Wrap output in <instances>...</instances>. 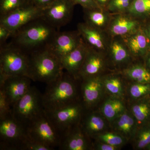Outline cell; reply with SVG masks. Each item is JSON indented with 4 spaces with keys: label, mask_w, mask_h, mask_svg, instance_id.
Listing matches in <instances>:
<instances>
[{
    "label": "cell",
    "mask_w": 150,
    "mask_h": 150,
    "mask_svg": "<svg viewBox=\"0 0 150 150\" xmlns=\"http://www.w3.org/2000/svg\"><path fill=\"white\" fill-rule=\"evenodd\" d=\"M110 54L111 62L115 67L118 68L125 67L126 69L130 65L132 56L129 49L121 42H112L110 46Z\"/></svg>",
    "instance_id": "484cf974"
},
{
    "label": "cell",
    "mask_w": 150,
    "mask_h": 150,
    "mask_svg": "<svg viewBox=\"0 0 150 150\" xmlns=\"http://www.w3.org/2000/svg\"><path fill=\"white\" fill-rule=\"evenodd\" d=\"M105 91L107 95L126 100L127 81L120 74L102 76Z\"/></svg>",
    "instance_id": "44dd1931"
},
{
    "label": "cell",
    "mask_w": 150,
    "mask_h": 150,
    "mask_svg": "<svg viewBox=\"0 0 150 150\" xmlns=\"http://www.w3.org/2000/svg\"><path fill=\"white\" fill-rule=\"evenodd\" d=\"M86 23L94 27L99 28L104 26L107 21L106 15L101 11L95 9H86Z\"/></svg>",
    "instance_id": "4dcf8cb0"
},
{
    "label": "cell",
    "mask_w": 150,
    "mask_h": 150,
    "mask_svg": "<svg viewBox=\"0 0 150 150\" xmlns=\"http://www.w3.org/2000/svg\"><path fill=\"white\" fill-rule=\"evenodd\" d=\"M28 139L48 146L53 150L59 148L62 137L44 113L27 127Z\"/></svg>",
    "instance_id": "ba28073f"
},
{
    "label": "cell",
    "mask_w": 150,
    "mask_h": 150,
    "mask_svg": "<svg viewBox=\"0 0 150 150\" xmlns=\"http://www.w3.org/2000/svg\"><path fill=\"white\" fill-rule=\"evenodd\" d=\"M91 139L121 149L129 142L124 137L111 130L97 134L92 137Z\"/></svg>",
    "instance_id": "83f0119b"
},
{
    "label": "cell",
    "mask_w": 150,
    "mask_h": 150,
    "mask_svg": "<svg viewBox=\"0 0 150 150\" xmlns=\"http://www.w3.org/2000/svg\"><path fill=\"white\" fill-rule=\"evenodd\" d=\"M59 29L42 17L23 26L12 35L11 43L30 54L51 46Z\"/></svg>",
    "instance_id": "6da1fadb"
},
{
    "label": "cell",
    "mask_w": 150,
    "mask_h": 150,
    "mask_svg": "<svg viewBox=\"0 0 150 150\" xmlns=\"http://www.w3.org/2000/svg\"><path fill=\"white\" fill-rule=\"evenodd\" d=\"M146 33L147 35L148 38H149V40L150 43V25L149 27L148 28V29L147 31H146Z\"/></svg>",
    "instance_id": "b9f144b4"
},
{
    "label": "cell",
    "mask_w": 150,
    "mask_h": 150,
    "mask_svg": "<svg viewBox=\"0 0 150 150\" xmlns=\"http://www.w3.org/2000/svg\"><path fill=\"white\" fill-rule=\"evenodd\" d=\"M46 85L42 93L45 110H55L81 100L80 79L64 70L59 77Z\"/></svg>",
    "instance_id": "7a4b0ae2"
},
{
    "label": "cell",
    "mask_w": 150,
    "mask_h": 150,
    "mask_svg": "<svg viewBox=\"0 0 150 150\" xmlns=\"http://www.w3.org/2000/svg\"><path fill=\"white\" fill-rule=\"evenodd\" d=\"M91 139L79 124L63 136L58 149L61 150H92Z\"/></svg>",
    "instance_id": "9a60e30c"
},
{
    "label": "cell",
    "mask_w": 150,
    "mask_h": 150,
    "mask_svg": "<svg viewBox=\"0 0 150 150\" xmlns=\"http://www.w3.org/2000/svg\"><path fill=\"white\" fill-rule=\"evenodd\" d=\"M74 4H80L86 9H95L98 7L95 0H70Z\"/></svg>",
    "instance_id": "d590c367"
},
{
    "label": "cell",
    "mask_w": 150,
    "mask_h": 150,
    "mask_svg": "<svg viewBox=\"0 0 150 150\" xmlns=\"http://www.w3.org/2000/svg\"><path fill=\"white\" fill-rule=\"evenodd\" d=\"M110 124V130L120 134L129 142L133 141L139 127L137 120L129 108Z\"/></svg>",
    "instance_id": "ac0fdd59"
},
{
    "label": "cell",
    "mask_w": 150,
    "mask_h": 150,
    "mask_svg": "<svg viewBox=\"0 0 150 150\" xmlns=\"http://www.w3.org/2000/svg\"><path fill=\"white\" fill-rule=\"evenodd\" d=\"M29 60L28 76L34 81L47 84L64 72L61 60L48 48L30 54Z\"/></svg>",
    "instance_id": "3957f363"
},
{
    "label": "cell",
    "mask_w": 150,
    "mask_h": 150,
    "mask_svg": "<svg viewBox=\"0 0 150 150\" xmlns=\"http://www.w3.org/2000/svg\"><path fill=\"white\" fill-rule=\"evenodd\" d=\"M12 33L7 28L0 25V44L1 46L5 44L6 41L11 37Z\"/></svg>",
    "instance_id": "74e56055"
},
{
    "label": "cell",
    "mask_w": 150,
    "mask_h": 150,
    "mask_svg": "<svg viewBox=\"0 0 150 150\" xmlns=\"http://www.w3.org/2000/svg\"><path fill=\"white\" fill-rule=\"evenodd\" d=\"M121 148L111 146L106 143L94 141L93 142L92 150H119Z\"/></svg>",
    "instance_id": "8d00e7d4"
},
{
    "label": "cell",
    "mask_w": 150,
    "mask_h": 150,
    "mask_svg": "<svg viewBox=\"0 0 150 150\" xmlns=\"http://www.w3.org/2000/svg\"><path fill=\"white\" fill-rule=\"evenodd\" d=\"M43 11L30 2L0 17V25L7 28L13 34L30 22L41 17Z\"/></svg>",
    "instance_id": "9c48e42d"
},
{
    "label": "cell",
    "mask_w": 150,
    "mask_h": 150,
    "mask_svg": "<svg viewBox=\"0 0 150 150\" xmlns=\"http://www.w3.org/2000/svg\"><path fill=\"white\" fill-rule=\"evenodd\" d=\"M56 0H32L31 2L38 8L44 10L52 4Z\"/></svg>",
    "instance_id": "f35d334b"
},
{
    "label": "cell",
    "mask_w": 150,
    "mask_h": 150,
    "mask_svg": "<svg viewBox=\"0 0 150 150\" xmlns=\"http://www.w3.org/2000/svg\"><path fill=\"white\" fill-rule=\"evenodd\" d=\"M28 139L27 127L12 113L0 119V150H21Z\"/></svg>",
    "instance_id": "52a82bcc"
},
{
    "label": "cell",
    "mask_w": 150,
    "mask_h": 150,
    "mask_svg": "<svg viewBox=\"0 0 150 150\" xmlns=\"http://www.w3.org/2000/svg\"><path fill=\"white\" fill-rule=\"evenodd\" d=\"M86 110L83 103L79 100L55 110H45V112L52 125L63 137L80 124Z\"/></svg>",
    "instance_id": "8992f818"
},
{
    "label": "cell",
    "mask_w": 150,
    "mask_h": 150,
    "mask_svg": "<svg viewBox=\"0 0 150 150\" xmlns=\"http://www.w3.org/2000/svg\"><path fill=\"white\" fill-rule=\"evenodd\" d=\"M42 94L34 86L12 107L14 118L27 127L44 112Z\"/></svg>",
    "instance_id": "5b68a950"
},
{
    "label": "cell",
    "mask_w": 150,
    "mask_h": 150,
    "mask_svg": "<svg viewBox=\"0 0 150 150\" xmlns=\"http://www.w3.org/2000/svg\"><path fill=\"white\" fill-rule=\"evenodd\" d=\"M73 5L70 0H56L43 10L41 17L59 29L68 23L71 18Z\"/></svg>",
    "instance_id": "7c38bea8"
},
{
    "label": "cell",
    "mask_w": 150,
    "mask_h": 150,
    "mask_svg": "<svg viewBox=\"0 0 150 150\" xmlns=\"http://www.w3.org/2000/svg\"><path fill=\"white\" fill-rule=\"evenodd\" d=\"M145 150H150V144L146 147Z\"/></svg>",
    "instance_id": "7bdbcfd3"
},
{
    "label": "cell",
    "mask_w": 150,
    "mask_h": 150,
    "mask_svg": "<svg viewBox=\"0 0 150 150\" xmlns=\"http://www.w3.org/2000/svg\"><path fill=\"white\" fill-rule=\"evenodd\" d=\"M144 59V64L150 71V51L148 53L147 55L145 56Z\"/></svg>",
    "instance_id": "ab89813d"
},
{
    "label": "cell",
    "mask_w": 150,
    "mask_h": 150,
    "mask_svg": "<svg viewBox=\"0 0 150 150\" xmlns=\"http://www.w3.org/2000/svg\"><path fill=\"white\" fill-rule=\"evenodd\" d=\"M88 47L84 62L79 73V79L103 76L107 64L106 60L100 51Z\"/></svg>",
    "instance_id": "2e32d148"
},
{
    "label": "cell",
    "mask_w": 150,
    "mask_h": 150,
    "mask_svg": "<svg viewBox=\"0 0 150 150\" xmlns=\"http://www.w3.org/2000/svg\"><path fill=\"white\" fill-rule=\"evenodd\" d=\"M102 76L80 79L81 100L86 110L96 109L105 97Z\"/></svg>",
    "instance_id": "30bf717a"
},
{
    "label": "cell",
    "mask_w": 150,
    "mask_h": 150,
    "mask_svg": "<svg viewBox=\"0 0 150 150\" xmlns=\"http://www.w3.org/2000/svg\"><path fill=\"white\" fill-rule=\"evenodd\" d=\"M132 142L134 149L145 150L150 144V123L139 127Z\"/></svg>",
    "instance_id": "f1b7e54d"
},
{
    "label": "cell",
    "mask_w": 150,
    "mask_h": 150,
    "mask_svg": "<svg viewBox=\"0 0 150 150\" xmlns=\"http://www.w3.org/2000/svg\"><path fill=\"white\" fill-rule=\"evenodd\" d=\"M99 4L100 5H103L107 2L108 0H96Z\"/></svg>",
    "instance_id": "60d3db41"
},
{
    "label": "cell",
    "mask_w": 150,
    "mask_h": 150,
    "mask_svg": "<svg viewBox=\"0 0 150 150\" xmlns=\"http://www.w3.org/2000/svg\"><path fill=\"white\" fill-rule=\"evenodd\" d=\"M127 46L131 56L144 58L150 51V43L146 31L138 30L128 38Z\"/></svg>",
    "instance_id": "7402d4cb"
},
{
    "label": "cell",
    "mask_w": 150,
    "mask_h": 150,
    "mask_svg": "<svg viewBox=\"0 0 150 150\" xmlns=\"http://www.w3.org/2000/svg\"><path fill=\"white\" fill-rule=\"evenodd\" d=\"M128 103V108L137 120L139 127L150 123V95Z\"/></svg>",
    "instance_id": "603a6c76"
},
{
    "label": "cell",
    "mask_w": 150,
    "mask_h": 150,
    "mask_svg": "<svg viewBox=\"0 0 150 150\" xmlns=\"http://www.w3.org/2000/svg\"><path fill=\"white\" fill-rule=\"evenodd\" d=\"M30 1H32V0H30Z\"/></svg>",
    "instance_id": "ee69618b"
},
{
    "label": "cell",
    "mask_w": 150,
    "mask_h": 150,
    "mask_svg": "<svg viewBox=\"0 0 150 150\" xmlns=\"http://www.w3.org/2000/svg\"><path fill=\"white\" fill-rule=\"evenodd\" d=\"M78 28L83 40L89 47L98 51L105 49L104 38L98 28L86 22L79 24Z\"/></svg>",
    "instance_id": "ffe728a7"
},
{
    "label": "cell",
    "mask_w": 150,
    "mask_h": 150,
    "mask_svg": "<svg viewBox=\"0 0 150 150\" xmlns=\"http://www.w3.org/2000/svg\"><path fill=\"white\" fill-rule=\"evenodd\" d=\"M139 28V23L137 21L127 16H119L112 21L110 31L114 36H123L136 32Z\"/></svg>",
    "instance_id": "cb8c5ba5"
},
{
    "label": "cell",
    "mask_w": 150,
    "mask_h": 150,
    "mask_svg": "<svg viewBox=\"0 0 150 150\" xmlns=\"http://www.w3.org/2000/svg\"><path fill=\"white\" fill-rule=\"evenodd\" d=\"M29 62V54L11 43L1 46L0 81L12 76H28Z\"/></svg>",
    "instance_id": "277c9868"
},
{
    "label": "cell",
    "mask_w": 150,
    "mask_h": 150,
    "mask_svg": "<svg viewBox=\"0 0 150 150\" xmlns=\"http://www.w3.org/2000/svg\"><path fill=\"white\" fill-rule=\"evenodd\" d=\"M121 72L127 81L150 83V71L144 63L130 64Z\"/></svg>",
    "instance_id": "d4e9b609"
},
{
    "label": "cell",
    "mask_w": 150,
    "mask_h": 150,
    "mask_svg": "<svg viewBox=\"0 0 150 150\" xmlns=\"http://www.w3.org/2000/svg\"><path fill=\"white\" fill-rule=\"evenodd\" d=\"M12 108L4 93L0 89V119L11 113Z\"/></svg>",
    "instance_id": "d6a6232c"
},
{
    "label": "cell",
    "mask_w": 150,
    "mask_h": 150,
    "mask_svg": "<svg viewBox=\"0 0 150 150\" xmlns=\"http://www.w3.org/2000/svg\"><path fill=\"white\" fill-rule=\"evenodd\" d=\"M131 2V0H111L108 9L112 11H122L128 9Z\"/></svg>",
    "instance_id": "836d02e7"
},
{
    "label": "cell",
    "mask_w": 150,
    "mask_h": 150,
    "mask_svg": "<svg viewBox=\"0 0 150 150\" xmlns=\"http://www.w3.org/2000/svg\"><path fill=\"white\" fill-rule=\"evenodd\" d=\"M30 0H1L0 17L4 16L29 3Z\"/></svg>",
    "instance_id": "1f68e13d"
},
{
    "label": "cell",
    "mask_w": 150,
    "mask_h": 150,
    "mask_svg": "<svg viewBox=\"0 0 150 150\" xmlns=\"http://www.w3.org/2000/svg\"><path fill=\"white\" fill-rule=\"evenodd\" d=\"M128 10L135 16H150V0H133Z\"/></svg>",
    "instance_id": "f546056e"
},
{
    "label": "cell",
    "mask_w": 150,
    "mask_h": 150,
    "mask_svg": "<svg viewBox=\"0 0 150 150\" xmlns=\"http://www.w3.org/2000/svg\"><path fill=\"white\" fill-rule=\"evenodd\" d=\"M128 108L125 100L107 95L96 109L99 110L110 123Z\"/></svg>",
    "instance_id": "d6986e66"
},
{
    "label": "cell",
    "mask_w": 150,
    "mask_h": 150,
    "mask_svg": "<svg viewBox=\"0 0 150 150\" xmlns=\"http://www.w3.org/2000/svg\"><path fill=\"white\" fill-rule=\"evenodd\" d=\"M31 81L25 76L8 77L0 81V89L4 91L11 108L29 90L32 86Z\"/></svg>",
    "instance_id": "8fae6325"
},
{
    "label": "cell",
    "mask_w": 150,
    "mask_h": 150,
    "mask_svg": "<svg viewBox=\"0 0 150 150\" xmlns=\"http://www.w3.org/2000/svg\"><path fill=\"white\" fill-rule=\"evenodd\" d=\"M88 47L83 40L76 49L60 59L64 70L75 79H79V73L83 65Z\"/></svg>",
    "instance_id": "e0dca14e"
},
{
    "label": "cell",
    "mask_w": 150,
    "mask_h": 150,
    "mask_svg": "<svg viewBox=\"0 0 150 150\" xmlns=\"http://www.w3.org/2000/svg\"><path fill=\"white\" fill-rule=\"evenodd\" d=\"M82 40L79 31H59L48 49L61 59L76 49Z\"/></svg>",
    "instance_id": "4fadbf2b"
},
{
    "label": "cell",
    "mask_w": 150,
    "mask_h": 150,
    "mask_svg": "<svg viewBox=\"0 0 150 150\" xmlns=\"http://www.w3.org/2000/svg\"><path fill=\"white\" fill-rule=\"evenodd\" d=\"M149 95L150 83L127 81L126 100H128V103L136 101Z\"/></svg>",
    "instance_id": "4316f807"
},
{
    "label": "cell",
    "mask_w": 150,
    "mask_h": 150,
    "mask_svg": "<svg viewBox=\"0 0 150 150\" xmlns=\"http://www.w3.org/2000/svg\"><path fill=\"white\" fill-rule=\"evenodd\" d=\"M21 150H53L48 146L28 139Z\"/></svg>",
    "instance_id": "e575fe53"
},
{
    "label": "cell",
    "mask_w": 150,
    "mask_h": 150,
    "mask_svg": "<svg viewBox=\"0 0 150 150\" xmlns=\"http://www.w3.org/2000/svg\"><path fill=\"white\" fill-rule=\"evenodd\" d=\"M80 126L91 139L97 134L110 130V123L97 109L86 110L81 119Z\"/></svg>",
    "instance_id": "5bb4252c"
}]
</instances>
